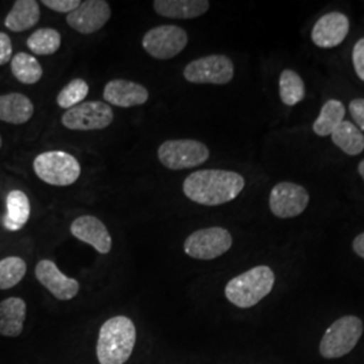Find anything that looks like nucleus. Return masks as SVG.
<instances>
[{
	"label": "nucleus",
	"mask_w": 364,
	"mask_h": 364,
	"mask_svg": "<svg viewBox=\"0 0 364 364\" xmlns=\"http://www.w3.org/2000/svg\"><path fill=\"white\" fill-rule=\"evenodd\" d=\"M111 18V7L105 0H87L73 13L68 14V25L81 34H93L105 26Z\"/></svg>",
	"instance_id": "nucleus-12"
},
{
	"label": "nucleus",
	"mask_w": 364,
	"mask_h": 364,
	"mask_svg": "<svg viewBox=\"0 0 364 364\" xmlns=\"http://www.w3.org/2000/svg\"><path fill=\"white\" fill-rule=\"evenodd\" d=\"M136 343V329L126 316H115L100 328L96 355L100 364H124L129 362Z\"/></svg>",
	"instance_id": "nucleus-2"
},
{
	"label": "nucleus",
	"mask_w": 364,
	"mask_h": 364,
	"mask_svg": "<svg viewBox=\"0 0 364 364\" xmlns=\"http://www.w3.org/2000/svg\"><path fill=\"white\" fill-rule=\"evenodd\" d=\"M1 144H3V141H1V136H0V149H1Z\"/></svg>",
	"instance_id": "nucleus-35"
},
{
	"label": "nucleus",
	"mask_w": 364,
	"mask_h": 364,
	"mask_svg": "<svg viewBox=\"0 0 364 364\" xmlns=\"http://www.w3.org/2000/svg\"><path fill=\"white\" fill-rule=\"evenodd\" d=\"M26 272V262L19 257H7L0 260V290L16 287Z\"/></svg>",
	"instance_id": "nucleus-27"
},
{
	"label": "nucleus",
	"mask_w": 364,
	"mask_h": 364,
	"mask_svg": "<svg viewBox=\"0 0 364 364\" xmlns=\"http://www.w3.org/2000/svg\"><path fill=\"white\" fill-rule=\"evenodd\" d=\"M346 108L338 100H329L321 108L318 117L313 123V131L318 136H328L344 122Z\"/></svg>",
	"instance_id": "nucleus-23"
},
{
	"label": "nucleus",
	"mask_w": 364,
	"mask_h": 364,
	"mask_svg": "<svg viewBox=\"0 0 364 364\" xmlns=\"http://www.w3.org/2000/svg\"><path fill=\"white\" fill-rule=\"evenodd\" d=\"M352 248L353 251L364 259V232L363 234L358 235L352 243Z\"/></svg>",
	"instance_id": "nucleus-33"
},
{
	"label": "nucleus",
	"mask_w": 364,
	"mask_h": 364,
	"mask_svg": "<svg viewBox=\"0 0 364 364\" xmlns=\"http://www.w3.org/2000/svg\"><path fill=\"white\" fill-rule=\"evenodd\" d=\"M27 48L37 55H50L61 46V34L50 27H43L34 31L27 38Z\"/></svg>",
	"instance_id": "nucleus-25"
},
{
	"label": "nucleus",
	"mask_w": 364,
	"mask_h": 364,
	"mask_svg": "<svg viewBox=\"0 0 364 364\" xmlns=\"http://www.w3.org/2000/svg\"><path fill=\"white\" fill-rule=\"evenodd\" d=\"M107 103L120 108L142 105L149 100V91L144 85L129 80H111L103 92Z\"/></svg>",
	"instance_id": "nucleus-16"
},
{
	"label": "nucleus",
	"mask_w": 364,
	"mask_h": 364,
	"mask_svg": "<svg viewBox=\"0 0 364 364\" xmlns=\"http://www.w3.org/2000/svg\"><path fill=\"white\" fill-rule=\"evenodd\" d=\"M156 14L171 19H193L209 10L210 3L207 0H156Z\"/></svg>",
	"instance_id": "nucleus-19"
},
{
	"label": "nucleus",
	"mask_w": 364,
	"mask_h": 364,
	"mask_svg": "<svg viewBox=\"0 0 364 364\" xmlns=\"http://www.w3.org/2000/svg\"><path fill=\"white\" fill-rule=\"evenodd\" d=\"M332 142L338 146V149L348 154V156H358L364 150V135L351 122H343L336 130L332 132Z\"/></svg>",
	"instance_id": "nucleus-22"
},
{
	"label": "nucleus",
	"mask_w": 364,
	"mask_h": 364,
	"mask_svg": "<svg viewBox=\"0 0 364 364\" xmlns=\"http://www.w3.org/2000/svg\"><path fill=\"white\" fill-rule=\"evenodd\" d=\"M61 122L69 130H103L114 122V111L103 102H85L68 109Z\"/></svg>",
	"instance_id": "nucleus-10"
},
{
	"label": "nucleus",
	"mask_w": 364,
	"mask_h": 364,
	"mask_svg": "<svg viewBox=\"0 0 364 364\" xmlns=\"http://www.w3.org/2000/svg\"><path fill=\"white\" fill-rule=\"evenodd\" d=\"M232 246V235L225 228L210 227L189 235L183 243V251L191 258L216 259Z\"/></svg>",
	"instance_id": "nucleus-7"
},
{
	"label": "nucleus",
	"mask_w": 364,
	"mask_h": 364,
	"mask_svg": "<svg viewBox=\"0 0 364 364\" xmlns=\"http://www.w3.org/2000/svg\"><path fill=\"white\" fill-rule=\"evenodd\" d=\"M232 61L220 54L197 58L183 69V77L192 84L224 85L234 78Z\"/></svg>",
	"instance_id": "nucleus-8"
},
{
	"label": "nucleus",
	"mask_w": 364,
	"mask_h": 364,
	"mask_svg": "<svg viewBox=\"0 0 364 364\" xmlns=\"http://www.w3.org/2000/svg\"><path fill=\"white\" fill-rule=\"evenodd\" d=\"M279 96L284 105H296L305 97V85L299 73L287 69L279 77Z\"/></svg>",
	"instance_id": "nucleus-26"
},
{
	"label": "nucleus",
	"mask_w": 364,
	"mask_h": 364,
	"mask_svg": "<svg viewBox=\"0 0 364 364\" xmlns=\"http://www.w3.org/2000/svg\"><path fill=\"white\" fill-rule=\"evenodd\" d=\"M70 232L82 243L95 248L99 254H108L112 248V237L105 223L97 218L85 215L70 224Z\"/></svg>",
	"instance_id": "nucleus-14"
},
{
	"label": "nucleus",
	"mask_w": 364,
	"mask_h": 364,
	"mask_svg": "<svg viewBox=\"0 0 364 364\" xmlns=\"http://www.w3.org/2000/svg\"><path fill=\"white\" fill-rule=\"evenodd\" d=\"M350 112H351L353 122L358 124L356 127L364 131V99H355L350 103Z\"/></svg>",
	"instance_id": "nucleus-31"
},
{
	"label": "nucleus",
	"mask_w": 364,
	"mask_h": 364,
	"mask_svg": "<svg viewBox=\"0 0 364 364\" xmlns=\"http://www.w3.org/2000/svg\"><path fill=\"white\" fill-rule=\"evenodd\" d=\"M27 305L25 299L10 297L0 302V336L18 338L23 332Z\"/></svg>",
	"instance_id": "nucleus-17"
},
{
	"label": "nucleus",
	"mask_w": 364,
	"mask_h": 364,
	"mask_svg": "<svg viewBox=\"0 0 364 364\" xmlns=\"http://www.w3.org/2000/svg\"><path fill=\"white\" fill-rule=\"evenodd\" d=\"M350 31V21L341 13H329L321 16L312 30V41L321 49L338 46Z\"/></svg>",
	"instance_id": "nucleus-15"
},
{
	"label": "nucleus",
	"mask_w": 364,
	"mask_h": 364,
	"mask_svg": "<svg viewBox=\"0 0 364 364\" xmlns=\"http://www.w3.org/2000/svg\"><path fill=\"white\" fill-rule=\"evenodd\" d=\"M41 10L34 0H16L4 19V26L14 33H22L38 23Z\"/></svg>",
	"instance_id": "nucleus-21"
},
{
	"label": "nucleus",
	"mask_w": 364,
	"mask_h": 364,
	"mask_svg": "<svg viewBox=\"0 0 364 364\" xmlns=\"http://www.w3.org/2000/svg\"><path fill=\"white\" fill-rule=\"evenodd\" d=\"M13 58V43L11 39L4 34L0 33V66L6 65Z\"/></svg>",
	"instance_id": "nucleus-32"
},
{
	"label": "nucleus",
	"mask_w": 364,
	"mask_h": 364,
	"mask_svg": "<svg viewBox=\"0 0 364 364\" xmlns=\"http://www.w3.org/2000/svg\"><path fill=\"white\" fill-rule=\"evenodd\" d=\"M359 174L362 176V178H363L364 181V159L359 164Z\"/></svg>",
	"instance_id": "nucleus-34"
},
{
	"label": "nucleus",
	"mask_w": 364,
	"mask_h": 364,
	"mask_svg": "<svg viewBox=\"0 0 364 364\" xmlns=\"http://www.w3.org/2000/svg\"><path fill=\"white\" fill-rule=\"evenodd\" d=\"M90 92V85L82 78H75L57 95V105L61 108L70 109L81 105Z\"/></svg>",
	"instance_id": "nucleus-28"
},
{
	"label": "nucleus",
	"mask_w": 364,
	"mask_h": 364,
	"mask_svg": "<svg viewBox=\"0 0 364 364\" xmlns=\"http://www.w3.org/2000/svg\"><path fill=\"white\" fill-rule=\"evenodd\" d=\"M11 72L19 82L27 85L38 82L43 75V69L38 60L25 52L18 53L11 58Z\"/></svg>",
	"instance_id": "nucleus-24"
},
{
	"label": "nucleus",
	"mask_w": 364,
	"mask_h": 364,
	"mask_svg": "<svg viewBox=\"0 0 364 364\" xmlns=\"http://www.w3.org/2000/svg\"><path fill=\"white\" fill-rule=\"evenodd\" d=\"M270 209L279 219H290L301 215L309 204L306 189L293 182L277 183L270 193Z\"/></svg>",
	"instance_id": "nucleus-11"
},
{
	"label": "nucleus",
	"mask_w": 364,
	"mask_h": 364,
	"mask_svg": "<svg viewBox=\"0 0 364 364\" xmlns=\"http://www.w3.org/2000/svg\"><path fill=\"white\" fill-rule=\"evenodd\" d=\"M352 63L358 77L364 81V38L359 39L352 52Z\"/></svg>",
	"instance_id": "nucleus-30"
},
{
	"label": "nucleus",
	"mask_w": 364,
	"mask_h": 364,
	"mask_svg": "<svg viewBox=\"0 0 364 364\" xmlns=\"http://www.w3.org/2000/svg\"><path fill=\"white\" fill-rule=\"evenodd\" d=\"M6 207H7V213L3 218V227L10 232L22 230L30 219V210H31L30 200L26 193L22 191L14 189L7 195Z\"/></svg>",
	"instance_id": "nucleus-20"
},
{
	"label": "nucleus",
	"mask_w": 364,
	"mask_h": 364,
	"mask_svg": "<svg viewBox=\"0 0 364 364\" xmlns=\"http://www.w3.org/2000/svg\"><path fill=\"white\" fill-rule=\"evenodd\" d=\"M33 168L39 180L53 186H69L81 174L77 159L65 151L42 153L36 156Z\"/></svg>",
	"instance_id": "nucleus-5"
},
{
	"label": "nucleus",
	"mask_w": 364,
	"mask_h": 364,
	"mask_svg": "<svg viewBox=\"0 0 364 364\" xmlns=\"http://www.w3.org/2000/svg\"><path fill=\"white\" fill-rule=\"evenodd\" d=\"M363 321L356 316H344L326 329L320 341V353L326 359H338L356 347L363 335Z\"/></svg>",
	"instance_id": "nucleus-4"
},
{
	"label": "nucleus",
	"mask_w": 364,
	"mask_h": 364,
	"mask_svg": "<svg viewBox=\"0 0 364 364\" xmlns=\"http://www.w3.org/2000/svg\"><path fill=\"white\" fill-rule=\"evenodd\" d=\"M158 158L168 169H191L208 161L209 149L193 139H174L159 146Z\"/></svg>",
	"instance_id": "nucleus-6"
},
{
	"label": "nucleus",
	"mask_w": 364,
	"mask_h": 364,
	"mask_svg": "<svg viewBox=\"0 0 364 364\" xmlns=\"http://www.w3.org/2000/svg\"><path fill=\"white\" fill-rule=\"evenodd\" d=\"M42 4L55 13L70 14L77 9L81 1L80 0H43Z\"/></svg>",
	"instance_id": "nucleus-29"
},
{
	"label": "nucleus",
	"mask_w": 364,
	"mask_h": 364,
	"mask_svg": "<svg viewBox=\"0 0 364 364\" xmlns=\"http://www.w3.org/2000/svg\"><path fill=\"white\" fill-rule=\"evenodd\" d=\"M245 178L235 171L197 170L185 178L182 191L193 203L216 207L235 200L245 189Z\"/></svg>",
	"instance_id": "nucleus-1"
},
{
	"label": "nucleus",
	"mask_w": 364,
	"mask_h": 364,
	"mask_svg": "<svg viewBox=\"0 0 364 364\" xmlns=\"http://www.w3.org/2000/svg\"><path fill=\"white\" fill-rule=\"evenodd\" d=\"M188 34L181 27L162 25L149 30L142 38V46L153 58L170 60L186 48Z\"/></svg>",
	"instance_id": "nucleus-9"
},
{
	"label": "nucleus",
	"mask_w": 364,
	"mask_h": 364,
	"mask_svg": "<svg viewBox=\"0 0 364 364\" xmlns=\"http://www.w3.org/2000/svg\"><path fill=\"white\" fill-rule=\"evenodd\" d=\"M34 114V105L22 93L0 95V120L10 124H25Z\"/></svg>",
	"instance_id": "nucleus-18"
},
{
	"label": "nucleus",
	"mask_w": 364,
	"mask_h": 364,
	"mask_svg": "<svg viewBox=\"0 0 364 364\" xmlns=\"http://www.w3.org/2000/svg\"><path fill=\"white\" fill-rule=\"evenodd\" d=\"M275 275L269 266H257L232 278L225 287V297L240 309L259 304L273 290Z\"/></svg>",
	"instance_id": "nucleus-3"
},
{
	"label": "nucleus",
	"mask_w": 364,
	"mask_h": 364,
	"mask_svg": "<svg viewBox=\"0 0 364 364\" xmlns=\"http://www.w3.org/2000/svg\"><path fill=\"white\" fill-rule=\"evenodd\" d=\"M36 277L39 284L46 287L60 301L75 299L80 291V284L77 281L61 273L57 264L52 260H39L38 264L36 266Z\"/></svg>",
	"instance_id": "nucleus-13"
}]
</instances>
